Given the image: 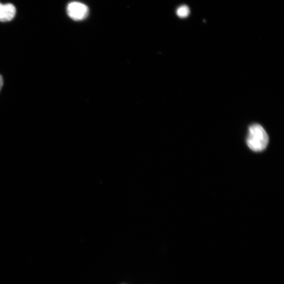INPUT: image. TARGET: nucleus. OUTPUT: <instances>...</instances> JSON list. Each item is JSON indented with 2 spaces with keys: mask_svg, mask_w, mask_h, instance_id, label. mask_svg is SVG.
Returning <instances> with one entry per match:
<instances>
[{
  "mask_svg": "<svg viewBox=\"0 0 284 284\" xmlns=\"http://www.w3.org/2000/svg\"><path fill=\"white\" fill-rule=\"evenodd\" d=\"M16 15V8L14 5L0 3V22L10 21L15 17Z\"/></svg>",
  "mask_w": 284,
  "mask_h": 284,
  "instance_id": "7ed1b4c3",
  "label": "nucleus"
},
{
  "mask_svg": "<svg viewBox=\"0 0 284 284\" xmlns=\"http://www.w3.org/2000/svg\"><path fill=\"white\" fill-rule=\"evenodd\" d=\"M176 14L180 18H186L189 14V9L186 6H181L177 10Z\"/></svg>",
  "mask_w": 284,
  "mask_h": 284,
  "instance_id": "20e7f679",
  "label": "nucleus"
},
{
  "mask_svg": "<svg viewBox=\"0 0 284 284\" xmlns=\"http://www.w3.org/2000/svg\"><path fill=\"white\" fill-rule=\"evenodd\" d=\"M3 85H4L3 78L1 75H0V91L2 90Z\"/></svg>",
  "mask_w": 284,
  "mask_h": 284,
  "instance_id": "39448f33",
  "label": "nucleus"
},
{
  "mask_svg": "<svg viewBox=\"0 0 284 284\" xmlns=\"http://www.w3.org/2000/svg\"><path fill=\"white\" fill-rule=\"evenodd\" d=\"M269 137L265 129L259 124L251 125L248 130L247 144L254 152H261L267 147Z\"/></svg>",
  "mask_w": 284,
  "mask_h": 284,
  "instance_id": "f257e3e1",
  "label": "nucleus"
},
{
  "mask_svg": "<svg viewBox=\"0 0 284 284\" xmlns=\"http://www.w3.org/2000/svg\"><path fill=\"white\" fill-rule=\"evenodd\" d=\"M67 14L70 19L75 21H81L88 16L89 10L85 4L78 2L69 3L66 9Z\"/></svg>",
  "mask_w": 284,
  "mask_h": 284,
  "instance_id": "f03ea898",
  "label": "nucleus"
}]
</instances>
